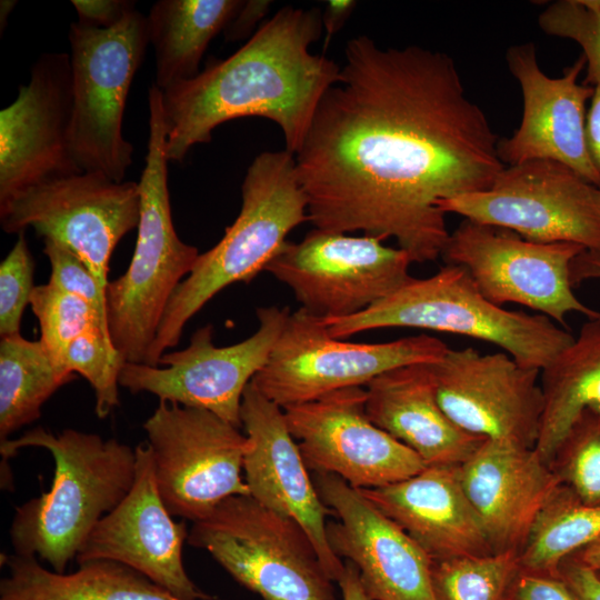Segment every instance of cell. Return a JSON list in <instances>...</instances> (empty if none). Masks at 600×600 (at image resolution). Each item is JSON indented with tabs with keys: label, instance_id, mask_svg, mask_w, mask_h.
Listing matches in <instances>:
<instances>
[{
	"label": "cell",
	"instance_id": "6da1fadb",
	"mask_svg": "<svg viewBox=\"0 0 600 600\" xmlns=\"http://www.w3.org/2000/svg\"><path fill=\"white\" fill-rule=\"evenodd\" d=\"M344 57L294 153L309 221L434 261L450 236L439 204L491 187L499 139L447 53L358 36Z\"/></svg>",
	"mask_w": 600,
	"mask_h": 600
},
{
	"label": "cell",
	"instance_id": "7a4b0ae2",
	"mask_svg": "<svg viewBox=\"0 0 600 600\" xmlns=\"http://www.w3.org/2000/svg\"><path fill=\"white\" fill-rule=\"evenodd\" d=\"M322 31L319 8L286 6L234 53L161 91L168 161L181 162L192 147L210 142L218 126L242 117L276 122L294 154L340 76L333 60L309 50Z\"/></svg>",
	"mask_w": 600,
	"mask_h": 600
},
{
	"label": "cell",
	"instance_id": "3957f363",
	"mask_svg": "<svg viewBox=\"0 0 600 600\" xmlns=\"http://www.w3.org/2000/svg\"><path fill=\"white\" fill-rule=\"evenodd\" d=\"M28 447L51 453L53 479L48 492L16 508L11 544L16 554L38 557L64 573L93 527L131 490L136 450L96 433L38 427L0 443L2 464Z\"/></svg>",
	"mask_w": 600,
	"mask_h": 600
},
{
	"label": "cell",
	"instance_id": "277c9868",
	"mask_svg": "<svg viewBox=\"0 0 600 600\" xmlns=\"http://www.w3.org/2000/svg\"><path fill=\"white\" fill-rule=\"evenodd\" d=\"M241 196V209L233 223L214 247L199 254L171 297L146 364L159 366L162 354L178 344L196 313L224 288L249 282L266 271L287 236L309 221L294 154L286 149L264 151L253 159Z\"/></svg>",
	"mask_w": 600,
	"mask_h": 600
},
{
	"label": "cell",
	"instance_id": "5b68a950",
	"mask_svg": "<svg viewBox=\"0 0 600 600\" xmlns=\"http://www.w3.org/2000/svg\"><path fill=\"white\" fill-rule=\"evenodd\" d=\"M148 110L134 252L126 272L109 281L104 294L109 337L129 363H147L164 310L200 254L179 238L172 221L162 92L156 84L148 91Z\"/></svg>",
	"mask_w": 600,
	"mask_h": 600
},
{
	"label": "cell",
	"instance_id": "8992f818",
	"mask_svg": "<svg viewBox=\"0 0 600 600\" xmlns=\"http://www.w3.org/2000/svg\"><path fill=\"white\" fill-rule=\"evenodd\" d=\"M333 338L382 328H414L470 337L498 346L523 366L541 370L574 337L541 313L507 310L489 301L467 270L444 264L411 278L354 316L321 319Z\"/></svg>",
	"mask_w": 600,
	"mask_h": 600
},
{
	"label": "cell",
	"instance_id": "52a82bcc",
	"mask_svg": "<svg viewBox=\"0 0 600 600\" xmlns=\"http://www.w3.org/2000/svg\"><path fill=\"white\" fill-rule=\"evenodd\" d=\"M69 42L72 159L81 171L101 172L122 182L133 153L122 133L123 113L150 44L147 16L134 10L110 29L73 22Z\"/></svg>",
	"mask_w": 600,
	"mask_h": 600
},
{
	"label": "cell",
	"instance_id": "ba28073f",
	"mask_svg": "<svg viewBox=\"0 0 600 600\" xmlns=\"http://www.w3.org/2000/svg\"><path fill=\"white\" fill-rule=\"evenodd\" d=\"M188 543L208 551L262 600H337L317 550L293 519L233 496L193 522Z\"/></svg>",
	"mask_w": 600,
	"mask_h": 600
},
{
	"label": "cell",
	"instance_id": "9c48e42d",
	"mask_svg": "<svg viewBox=\"0 0 600 600\" xmlns=\"http://www.w3.org/2000/svg\"><path fill=\"white\" fill-rule=\"evenodd\" d=\"M449 347L429 334L356 343L329 334L321 318L299 308L289 313L254 387L282 409L350 387L367 386L394 368L434 363Z\"/></svg>",
	"mask_w": 600,
	"mask_h": 600
},
{
	"label": "cell",
	"instance_id": "30bf717a",
	"mask_svg": "<svg viewBox=\"0 0 600 600\" xmlns=\"http://www.w3.org/2000/svg\"><path fill=\"white\" fill-rule=\"evenodd\" d=\"M161 498L192 522L233 496H250L241 476L247 437L214 413L160 401L143 423Z\"/></svg>",
	"mask_w": 600,
	"mask_h": 600
},
{
	"label": "cell",
	"instance_id": "8fae6325",
	"mask_svg": "<svg viewBox=\"0 0 600 600\" xmlns=\"http://www.w3.org/2000/svg\"><path fill=\"white\" fill-rule=\"evenodd\" d=\"M140 221L138 182L101 172H80L30 187L0 203L1 228H32L76 253L106 294L110 259L118 242Z\"/></svg>",
	"mask_w": 600,
	"mask_h": 600
},
{
	"label": "cell",
	"instance_id": "7c38bea8",
	"mask_svg": "<svg viewBox=\"0 0 600 600\" xmlns=\"http://www.w3.org/2000/svg\"><path fill=\"white\" fill-rule=\"evenodd\" d=\"M439 209L530 241L600 250V188L553 160L506 166L489 189L444 200Z\"/></svg>",
	"mask_w": 600,
	"mask_h": 600
},
{
	"label": "cell",
	"instance_id": "4fadbf2b",
	"mask_svg": "<svg viewBox=\"0 0 600 600\" xmlns=\"http://www.w3.org/2000/svg\"><path fill=\"white\" fill-rule=\"evenodd\" d=\"M383 241L314 228L299 242L286 241L266 271L288 286L307 312L321 319L354 316L412 278L410 256Z\"/></svg>",
	"mask_w": 600,
	"mask_h": 600
},
{
	"label": "cell",
	"instance_id": "5bb4252c",
	"mask_svg": "<svg viewBox=\"0 0 600 600\" xmlns=\"http://www.w3.org/2000/svg\"><path fill=\"white\" fill-rule=\"evenodd\" d=\"M584 250L572 242L530 241L509 229L463 219L450 233L441 258L464 268L492 303H517L566 328L569 313L600 316L577 298L570 282V264Z\"/></svg>",
	"mask_w": 600,
	"mask_h": 600
},
{
	"label": "cell",
	"instance_id": "9a60e30c",
	"mask_svg": "<svg viewBox=\"0 0 600 600\" xmlns=\"http://www.w3.org/2000/svg\"><path fill=\"white\" fill-rule=\"evenodd\" d=\"M289 313L276 306L258 308V329L227 347L214 346L213 327L206 324L184 349L162 354L157 367L126 362L119 384L132 393L208 410L240 428L244 390L268 361Z\"/></svg>",
	"mask_w": 600,
	"mask_h": 600
},
{
	"label": "cell",
	"instance_id": "2e32d148",
	"mask_svg": "<svg viewBox=\"0 0 600 600\" xmlns=\"http://www.w3.org/2000/svg\"><path fill=\"white\" fill-rule=\"evenodd\" d=\"M366 401L364 388L350 387L283 408L307 467L336 474L358 490L421 472L426 462L369 419Z\"/></svg>",
	"mask_w": 600,
	"mask_h": 600
},
{
	"label": "cell",
	"instance_id": "e0dca14e",
	"mask_svg": "<svg viewBox=\"0 0 600 600\" xmlns=\"http://www.w3.org/2000/svg\"><path fill=\"white\" fill-rule=\"evenodd\" d=\"M437 400L466 432L534 448L543 408L539 369L504 351L448 349L430 363Z\"/></svg>",
	"mask_w": 600,
	"mask_h": 600
},
{
	"label": "cell",
	"instance_id": "ac0fdd59",
	"mask_svg": "<svg viewBox=\"0 0 600 600\" xmlns=\"http://www.w3.org/2000/svg\"><path fill=\"white\" fill-rule=\"evenodd\" d=\"M70 54L40 56L0 111V203L39 183L83 172L72 159Z\"/></svg>",
	"mask_w": 600,
	"mask_h": 600
},
{
	"label": "cell",
	"instance_id": "d6986e66",
	"mask_svg": "<svg viewBox=\"0 0 600 600\" xmlns=\"http://www.w3.org/2000/svg\"><path fill=\"white\" fill-rule=\"evenodd\" d=\"M134 450L131 490L93 527L76 556L77 563L116 561L181 600H211L184 569L182 551L189 532L184 522L173 520L161 498L148 443Z\"/></svg>",
	"mask_w": 600,
	"mask_h": 600
},
{
	"label": "cell",
	"instance_id": "ffe728a7",
	"mask_svg": "<svg viewBox=\"0 0 600 600\" xmlns=\"http://www.w3.org/2000/svg\"><path fill=\"white\" fill-rule=\"evenodd\" d=\"M506 61L521 89L522 117L511 137L499 139L502 163L553 160L600 188V171L586 136L587 102L594 88L578 82L586 58L581 54L559 78H550L540 69L533 42L510 47Z\"/></svg>",
	"mask_w": 600,
	"mask_h": 600
},
{
	"label": "cell",
	"instance_id": "44dd1931",
	"mask_svg": "<svg viewBox=\"0 0 600 600\" xmlns=\"http://www.w3.org/2000/svg\"><path fill=\"white\" fill-rule=\"evenodd\" d=\"M313 482L338 518L327 524L330 547L358 568L371 600H437L432 559L416 541L340 477L317 472Z\"/></svg>",
	"mask_w": 600,
	"mask_h": 600
},
{
	"label": "cell",
	"instance_id": "7402d4cb",
	"mask_svg": "<svg viewBox=\"0 0 600 600\" xmlns=\"http://www.w3.org/2000/svg\"><path fill=\"white\" fill-rule=\"evenodd\" d=\"M240 418L247 437L243 470L250 496L297 521L311 539L329 578L338 581L344 563L330 547L326 522L333 511L323 503L308 474L283 409L250 382L242 397Z\"/></svg>",
	"mask_w": 600,
	"mask_h": 600
},
{
	"label": "cell",
	"instance_id": "603a6c76",
	"mask_svg": "<svg viewBox=\"0 0 600 600\" xmlns=\"http://www.w3.org/2000/svg\"><path fill=\"white\" fill-rule=\"evenodd\" d=\"M458 472L493 552H520L537 518L562 487L534 448L503 440L486 439Z\"/></svg>",
	"mask_w": 600,
	"mask_h": 600
},
{
	"label": "cell",
	"instance_id": "cb8c5ba5",
	"mask_svg": "<svg viewBox=\"0 0 600 600\" xmlns=\"http://www.w3.org/2000/svg\"><path fill=\"white\" fill-rule=\"evenodd\" d=\"M459 466H427L396 483L360 489L432 559L494 553L460 482Z\"/></svg>",
	"mask_w": 600,
	"mask_h": 600
},
{
	"label": "cell",
	"instance_id": "d4e9b609",
	"mask_svg": "<svg viewBox=\"0 0 600 600\" xmlns=\"http://www.w3.org/2000/svg\"><path fill=\"white\" fill-rule=\"evenodd\" d=\"M366 391L369 419L427 466H460L486 440L460 429L441 409L430 363L389 370L369 382Z\"/></svg>",
	"mask_w": 600,
	"mask_h": 600
},
{
	"label": "cell",
	"instance_id": "484cf974",
	"mask_svg": "<svg viewBox=\"0 0 600 600\" xmlns=\"http://www.w3.org/2000/svg\"><path fill=\"white\" fill-rule=\"evenodd\" d=\"M2 561L0 600H181L116 561L83 562L71 573L48 570L34 556L2 554Z\"/></svg>",
	"mask_w": 600,
	"mask_h": 600
},
{
	"label": "cell",
	"instance_id": "4316f807",
	"mask_svg": "<svg viewBox=\"0 0 600 600\" xmlns=\"http://www.w3.org/2000/svg\"><path fill=\"white\" fill-rule=\"evenodd\" d=\"M543 408L534 450L550 464L573 421L600 412V316L540 371Z\"/></svg>",
	"mask_w": 600,
	"mask_h": 600
},
{
	"label": "cell",
	"instance_id": "83f0119b",
	"mask_svg": "<svg viewBox=\"0 0 600 600\" xmlns=\"http://www.w3.org/2000/svg\"><path fill=\"white\" fill-rule=\"evenodd\" d=\"M243 1L160 0L147 16L156 82L164 91L197 77L210 41L223 32Z\"/></svg>",
	"mask_w": 600,
	"mask_h": 600
},
{
	"label": "cell",
	"instance_id": "f1b7e54d",
	"mask_svg": "<svg viewBox=\"0 0 600 600\" xmlns=\"http://www.w3.org/2000/svg\"><path fill=\"white\" fill-rule=\"evenodd\" d=\"M74 378L58 366L40 340L21 334L0 342V443L41 416L49 398Z\"/></svg>",
	"mask_w": 600,
	"mask_h": 600
},
{
	"label": "cell",
	"instance_id": "f546056e",
	"mask_svg": "<svg viewBox=\"0 0 600 600\" xmlns=\"http://www.w3.org/2000/svg\"><path fill=\"white\" fill-rule=\"evenodd\" d=\"M600 537V504H584L566 486L537 518L519 552L521 571L558 577L563 560Z\"/></svg>",
	"mask_w": 600,
	"mask_h": 600
},
{
	"label": "cell",
	"instance_id": "4dcf8cb0",
	"mask_svg": "<svg viewBox=\"0 0 600 600\" xmlns=\"http://www.w3.org/2000/svg\"><path fill=\"white\" fill-rule=\"evenodd\" d=\"M521 572L519 551L432 561L437 600H510Z\"/></svg>",
	"mask_w": 600,
	"mask_h": 600
},
{
	"label": "cell",
	"instance_id": "1f68e13d",
	"mask_svg": "<svg viewBox=\"0 0 600 600\" xmlns=\"http://www.w3.org/2000/svg\"><path fill=\"white\" fill-rule=\"evenodd\" d=\"M113 346L106 326L96 322L78 334L68 346L63 367L79 373L90 383L98 418L108 417L120 403L119 377L124 364Z\"/></svg>",
	"mask_w": 600,
	"mask_h": 600
},
{
	"label": "cell",
	"instance_id": "d6a6232c",
	"mask_svg": "<svg viewBox=\"0 0 600 600\" xmlns=\"http://www.w3.org/2000/svg\"><path fill=\"white\" fill-rule=\"evenodd\" d=\"M550 467L580 502L600 504V412L584 410L578 416Z\"/></svg>",
	"mask_w": 600,
	"mask_h": 600
},
{
	"label": "cell",
	"instance_id": "836d02e7",
	"mask_svg": "<svg viewBox=\"0 0 600 600\" xmlns=\"http://www.w3.org/2000/svg\"><path fill=\"white\" fill-rule=\"evenodd\" d=\"M30 306L40 324L39 340L63 369L66 350L78 334L96 322L107 327L106 320L87 301L50 283L34 287Z\"/></svg>",
	"mask_w": 600,
	"mask_h": 600
},
{
	"label": "cell",
	"instance_id": "e575fe53",
	"mask_svg": "<svg viewBox=\"0 0 600 600\" xmlns=\"http://www.w3.org/2000/svg\"><path fill=\"white\" fill-rule=\"evenodd\" d=\"M541 30L576 41L582 48L587 73L582 83L600 86V0H559L538 17Z\"/></svg>",
	"mask_w": 600,
	"mask_h": 600
},
{
	"label": "cell",
	"instance_id": "d590c367",
	"mask_svg": "<svg viewBox=\"0 0 600 600\" xmlns=\"http://www.w3.org/2000/svg\"><path fill=\"white\" fill-rule=\"evenodd\" d=\"M34 261L24 232L0 264V334H20L21 319L30 304L33 286Z\"/></svg>",
	"mask_w": 600,
	"mask_h": 600
},
{
	"label": "cell",
	"instance_id": "8d00e7d4",
	"mask_svg": "<svg viewBox=\"0 0 600 600\" xmlns=\"http://www.w3.org/2000/svg\"><path fill=\"white\" fill-rule=\"evenodd\" d=\"M43 253L51 270L48 283L83 299L106 320L104 293L90 268L70 249L51 239H44Z\"/></svg>",
	"mask_w": 600,
	"mask_h": 600
},
{
	"label": "cell",
	"instance_id": "74e56055",
	"mask_svg": "<svg viewBox=\"0 0 600 600\" xmlns=\"http://www.w3.org/2000/svg\"><path fill=\"white\" fill-rule=\"evenodd\" d=\"M80 24L110 29L120 23L136 10V1L131 0H72Z\"/></svg>",
	"mask_w": 600,
	"mask_h": 600
},
{
	"label": "cell",
	"instance_id": "f35d334b",
	"mask_svg": "<svg viewBox=\"0 0 600 600\" xmlns=\"http://www.w3.org/2000/svg\"><path fill=\"white\" fill-rule=\"evenodd\" d=\"M510 600H580L559 577L521 571Z\"/></svg>",
	"mask_w": 600,
	"mask_h": 600
},
{
	"label": "cell",
	"instance_id": "ab89813d",
	"mask_svg": "<svg viewBox=\"0 0 600 600\" xmlns=\"http://www.w3.org/2000/svg\"><path fill=\"white\" fill-rule=\"evenodd\" d=\"M558 577L580 600H600V576L573 558L561 562Z\"/></svg>",
	"mask_w": 600,
	"mask_h": 600
},
{
	"label": "cell",
	"instance_id": "60d3db41",
	"mask_svg": "<svg viewBox=\"0 0 600 600\" xmlns=\"http://www.w3.org/2000/svg\"><path fill=\"white\" fill-rule=\"evenodd\" d=\"M271 7L269 0L243 1L223 33L227 41H238L248 37L266 17Z\"/></svg>",
	"mask_w": 600,
	"mask_h": 600
},
{
	"label": "cell",
	"instance_id": "b9f144b4",
	"mask_svg": "<svg viewBox=\"0 0 600 600\" xmlns=\"http://www.w3.org/2000/svg\"><path fill=\"white\" fill-rule=\"evenodd\" d=\"M356 7L357 1L354 0H330L326 2L322 13V26L326 33L324 49L328 47L332 37L344 26Z\"/></svg>",
	"mask_w": 600,
	"mask_h": 600
},
{
	"label": "cell",
	"instance_id": "7bdbcfd3",
	"mask_svg": "<svg viewBox=\"0 0 600 600\" xmlns=\"http://www.w3.org/2000/svg\"><path fill=\"white\" fill-rule=\"evenodd\" d=\"M600 280V250H584L570 264V282L574 288L587 280Z\"/></svg>",
	"mask_w": 600,
	"mask_h": 600
},
{
	"label": "cell",
	"instance_id": "ee69618b",
	"mask_svg": "<svg viewBox=\"0 0 600 600\" xmlns=\"http://www.w3.org/2000/svg\"><path fill=\"white\" fill-rule=\"evenodd\" d=\"M587 144L592 161L600 171V86L594 87L586 123Z\"/></svg>",
	"mask_w": 600,
	"mask_h": 600
},
{
	"label": "cell",
	"instance_id": "f6af8a7d",
	"mask_svg": "<svg viewBox=\"0 0 600 600\" xmlns=\"http://www.w3.org/2000/svg\"><path fill=\"white\" fill-rule=\"evenodd\" d=\"M337 582L342 600H371L360 580L358 568L352 562L346 561L344 570Z\"/></svg>",
	"mask_w": 600,
	"mask_h": 600
},
{
	"label": "cell",
	"instance_id": "bcb514c9",
	"mask_svg": "<svg viewBox=\"0 0 600 600\" xmlns=\"http://www.w3.org/2000/svg\"><path fill=\"white\" fill-rule=\"evenodd\" d=\"M589 569L600 571V537L570 556Z\"/></svg>",
	"mask_w": 600,
	"mask_h": 600
},
{
	"label": "cell",
	"instance_id": "7dc6e473",
	"mask_svg": "<svg viewBox=\"0 0 600 600\" xmlns=\"http://www.w3.org/2000/svg\"><path fill=\"white\" fill-rule=\"evenodd\" d=\"M17 1L14 0H1L0 1V30L3 32L8 17L12 12L13 8L16 7Z\"/></svg>",
	"mask_w": 600,
	"mask_h": 600
},
{
	"label": "cell",
	"instance_id": "c3c4849f",
	"mask_svg": "<svg viewBox=\"0 0 600 600\" xmlns=\"http://www.w3.org/2000/svg\"><path fill=\"white\" fill-rule=\"evenodd\" d=\"M597 572V571H596ZM598 574L600 576V571L598 572Z\"/></svg>",
	"mask_w": 600,
	"mask_h": 600
}]
</instances>
